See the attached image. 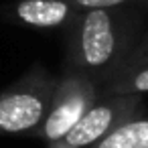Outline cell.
<instances>
[{
  "mask_svg": "<svg viewBox=\"0 0 148 148\" xmlns=\"http://www.w3.org/2000/svg\"><path fill=\"white\" fill-rule=\"evenodd\" d=\"M79 14L69 0H16L12 4V18L33 29L73 27Z\"/></svg>",
  "mask_w": 148,
  "mask_h": 148,
  "instance_id": "5",
  "label": "cell"
},
{
  "mask_svg": "<svg viewBox=\"0 0 148 148\" xmlns=\"http://www.w3.org/2000/svg\"><path fill=\"white\" fill-rule=\"evenodd\" d=\"M142 63H148V39L138 49H134V53L122 63V67H134V65H142Z\"/></svg>",
  "mask_w": 148,
  "mask_h": 148,
  "instance_id": "9",
  "label": "cell"
},
{
  "mask_svg": "<svg viewBox=\"0 0 148 148\" xmlns=\"http://www.w3.org/2000/svg\"><path fill=\"white\" fill-rule=\"evenodd\" d=\"M91 148H148V118H132Z\"/></svg>",
  "mask_w": 148,
  "mask_h": 148,
  "instance_id": "6",
  "label": "cell"
},
{
  "mask_svg": "<svg viewBox=\"0 0 148 148\" xmlns=\"http://www.w3.org/2000/svg\"><path fill=\"white\" fill-rule=\"evenodd\" d=\"M59 77L35 65L0 91V134H33L47 116Z\"/></svg>",
  "mask_w": 148,
  "mask_h": 148,
  "instance_id": "2",
  "label": "cell"
},
{
  "mask_svg": "<svg viewBox=\"0 0 148 148\" xmlns=\"http://www.w3.org/2000/svg\"><path fill=\"white\" fill-rule=\"evenodd\" d=\"M69 2L79 10H93V8H118L126 2H130V0H69Z\"/></svg>",
  "mask_w": 148,
  "mask_h": 148,
  "instance_id": "8",
  "label": "cell"
},
{
  "mask_svg": "<svg viewBox=\"0 0 148 148\" xmlns=\"http://www.w3.org/2000/svg\"><path fill=\"white\" fill-rule=\"evenodd\" d=\"M140 2H144V4H148V0H140Z\"/></svg>",
  "mask_w": 148,
  "mask_h": 148,
  "instance_id": "10",
  "label": "cell"
},
{
  "mask_svg": "<svg viewBox=\"0 0 148 148\" xmlns=\"http://www.w3.org/2000/svg\"><path fill=\"white\" fill-rule=\"evenodd\" d=\"M122 25L114 8L83 10L73 23L69 69H75L97 83L108 69L118 71L122 53Z\"/></svg>",
  "mask_w": 148,
  "mask_h": 148,
  "instance_id": "1",
  "label": "cell"
},
{
  "mask_svg": "<svg viewBox=\"0 0 148 148\" xmlns=\"http://www.w3.org/2000/svg\"><path fill=\"white\" fill-rule=\"evenodd\" d=\"M142 108L140 95H101L83 114V118L53 146L59 148H91L112 130L138 116Z\"/></svg>",
  "mask_w": 148,
  "mask_h": 148,
  "instance_id": "4",
  "label": "cell"
},
{
  "mask_svg": "<svg viewBox=\"0 0 148 148\" xmlns=\"http://www.w3.org/2000/svg\"><path fill=\"white\" fill-rule=\"evenodd\" d=\"M106 95H142L148 93V63L134 65V67H122L116 71L108 85Z\"/></svg>",
  "mask_w": 148,
  "mask_h": 148,
  "instance_id": "7",
  "label": "cell"
},
{
  "mask_svg": "<svg viewBox=\"0 0 148 148\" xmlns=\"http://www.w3.org/2000/svg\"><path fill=\"white\" fill-rule=\"evenodd\" d=\"M97 83L91 77L67 67L57 79L45 120L31 136H37L51 146L57 144L97 101Z\"/></svg>",
  "mask_w": 148,
  "mask_h": 148,
  "instance_id": "3",
  "label": "cell"
}]
</instances>
